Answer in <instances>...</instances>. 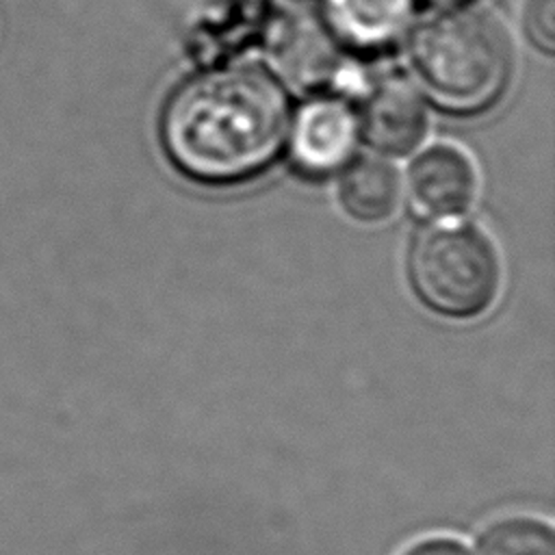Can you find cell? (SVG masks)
Here are the masks:
<instances>
[{
  "instance_id": "cell-5",
  "label": "cell",
  "mask_w": 555,
  "mask_h": 555,
  "mask_svg": "<svg viewBox=\"0 0 555 555\" xmlns=\"http://www.w3.org/2000/svg\"><path fill=\"white\" fill-rule=\"evenodd\" d=\"M427 128V111L418 89L403 78L377 82L362 111V132L366 141L388 154L410 152Z\"/></svg>"
},
{
  "instance_id": "cell-6",
  "label": "cell",
  "mask_w": 555,
  "mask_h": 555,
  "mask_svg": "<svg viewBox=\"0 0 555 555\" xmlns=\"http://www.w3.org/2000/svg\"><path fill=\"white\" fill-rule=\"evenodd\" d=\"M410 202L418 215L451 217L475 195V169L464 152L434 145L410 169Z\"/></svg>"
},
{
  "instance_id": "cell-9",
  "label": "cell",
  "mask_w": 555,
  "mask_h": 555,
  "mask_svg": "<svg viewBox=\"0 0 555 555\" xmlns=\"http://www.w3.org/2000/svg\"><path fill=\"white\" fill-rule=\"evenodd\" d=\"M477 555H555L553 525L531 514L501 516L483 529Z\"/></svg>"
},
{
  "instance_id": "cell-11",
  "label": "cell",
  "mask_w": 555,
  "mask_h": 555,
  "mask_svg": "<svg viewBox=\"0 0 555 555\" xmlns=\"http://www.w3.org/2000/svg\"><path fill=\"white\" fill-rule=\"evenodd\" d=\"M399 555H473V551L455 535H427L405 546Z\"/></svg>"
},
{
  "instance_id": "cell-10",
  "label": "cell",
  "mask_w": 555,
  "mask_h": 555,
  "mask_svg": "<svg viewBox=\"0 0 555 555\" xmlns=\"http://www.w3.org/2000/svg\"><path fill=\"white\" fill-rule=\"evenodd\" d=\"M527 33L544 50H555V0H531L527 9Z\"/></svg>"
},
{
  "instance_id": "cell-12",
  "label": "cell",
  "mask_w": 555,
  "mask_h": 555,
  "mask_svg": "<svg viewBox=\"0 0 555 555\" xmlns=\"http://www.w3.org/2000/svg\"><path fill=\"white\" fill-rule=\"evenodd\" d=\"M434 2H460V0H434Z\"/></svg>"
},
{
  "instance_id": "cell-8",
  "label": "cell",
  "mask_w": 555,
  "mask_h": 555,
  "mask_svg": "<svg viewBox=\"0 0 555 555\" xmlns=\"http://www.w3.org/2000/svg\"><path fill=\"white\" fill-rule=\"evenodd\" d=\"M401 197L397 169L379 156L353 160L340 180L343 208L358 221L375 223L388 219Z\"/></svg>"
},
{
  "instance_id": "cell-2",
  "label": "cell",
  "mask_w": 555,
  "mask_h": 555,
  "mask_svg": "<svg viewBox=\"0 0 555 555\" xmlns=\"http://www.w3.org/2000/svg\"><path fill=\"white\" fill-rule=\"evenodd\" d=\"M410 61L425 93L444 111L492 106L512 74V50L499 24L475 9L427 17L410 41Z\"/></svg>"
},
{
  "instance_id": "cell-3",
  "label": "cell",
  "mask_w": 555,
  "mask_h": 555,
  "mask_svg": "<svg viewBox=\"0 0 555 555\" xmlns=\"http://www.w3.org/2000/svg\"><path fill=\"white\" fill-rule=\"evenodd\" d=\"M410 278L431 310L468 319L499 295L501 262L490 238L462 221L427 225L410 251Z\"/></svg>"
},
{
  "instance_id": "cell-1",
  "label": "cell",
  "mask_w": 555,
  "mask_h": 555,
  "mask_svg": "<svg viewBox=\"0 0 555 555\" xmlns=\"http://www.w3.org/2000/svg\"><path fill=\"white\" fill-rule=\"evenodd\" d=\"M288 98L254 65L208 69L182 82L163 108L160 139L186 176L236 182L262 171L284 145Z\"/></svg>"
},
{
  "instance_id": "cell-4",
  "label": "cell",
  "mask_w": 555,
  "mask_h": 555,
  "mask_svg": "<svg viewBox=\"0 0 555 555\" xmlns=\"http://www.w3.org/2000/svg\"><path fill=\"white\" fill-rule=\"evenodd\" d=\"M356 141L358 117L351 106L336 95H317L295 117L293 163L306 176L332 173L353 154Z\"/></svg>"
},
{
  "instance_id": "cell-7",
  "label": "cell",
  "mask_w": 555,
  "mask_h": 555,
  "mask_svg": "<svg viewBox=\"0 0 555 555\" xmlns=\"http://www.w3.org/2000/svg\"><path fill=\"white\" fill-rule=\"evenodd\" d=\"M325 20L336 39L362 52H377L405 33L412 0H325Z\"/></svg>"
}]
</instances>
